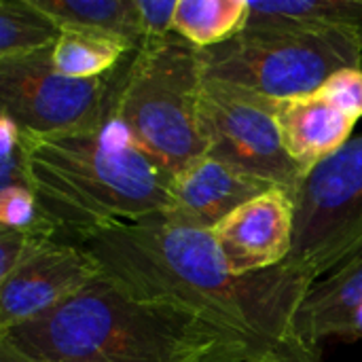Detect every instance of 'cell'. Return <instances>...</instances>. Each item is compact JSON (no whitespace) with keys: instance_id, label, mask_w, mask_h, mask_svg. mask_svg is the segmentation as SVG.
<instances>
[{"instance_id":"obj_27","label":"cell","mask_w":362,"mask_h":362,"mask_svg":"<svg viewBox=\"0 0 362 362\" xmlns=\"http://www.w3.org/2000/svg\"><path fill=\"white\" fill-rule=\"evenodd\" d=\"M361 68H362V59H361Z\"/></svg>"},{"instance_id":"obj_20","label":"cell","mask_w":362,"mask_h":362,"mask_svg":"<svg viewBox=\"0 0 362 362\" xmlns=\"http://www.w3.org/2000/svg\"><path fill=\"white\" fill-rule=\"evenodd\" d=\"M32 189L23 132L0 115V191Z\"/></svg>"},{"instance_id":"obj_16","label":"cell","mask_w":362,"mask_h":362,"mask_svg":"<svg viewBox=\"0 0 362 362\" xmlns=\"http://www.w3.org/2000/svg\"><path fill=\"white\" fill-rule=\"evenodd\" d=\"M136 49L110 34L93 30H62L53 45V64L74 78H100L112 74Z\"/></svg>"},{"instance_id":"obj_9","label":"cell","mask_w":362,"mask_h":362,"mask_svg":"<svg viewBox=\"0 0 362 362\" xmlns=\"http://www.w3.org/2000/svg\"><path fill=\"white\" fill-rule=\"evenodd\" d=\"M100 276L95 261L66 240H36L0 280V333L62 305Z\"/></svg>"},{"instance_id":"obj_7","label":"cell","mask_w":362,"mask_h":362,"mask_svg":"<svg viewBox=\"0 0 362 362\" xmlns=\"http://www.w3.org/2000/svg\"><path fill=\"white\" fill-rule=\"evenodd\" d=\"M123 64L108 76L74 78L55 68L53 47L2 57L0 115L32 136L102 129L112 115Z\"/></svg>"},{"instance_id":"obj_17","label":"cell","mask_w":362,"mask_h":362,"mask_svg":"<svg viewBox=\"0 0 362 362\" xmlns=\"http://www.w3.org/2000/svg\"><path fill=\"white\" fill-rule=\"evenodd\" d=\"M248 0H178L174 34L197 49H212L246 28Z\"/></svg>"},{"instance_id":"obj_26","label":"cell","mask_w":362,"mask_h":362,"mask_svg":"<svg viewBox=\"0 0 362 362\" xmlns=\"http://www.w3.org/2000/svg\"><path fill=\"white\" fill-rule=\"evenodd\" d=\"M0 362H30L28 358H23L21 354H17L15 350H11L8 346L0 344Z\"/></svg>"},{"instance_id":"obj_5","label":"cell","mask_w":362,"mask_h":362,"mask_svg":"<svg viewBox=\"0 0 362 362\" xmlns=\"http://www.w3.org/2000/svg\"><path fill=\"white\" fill-rule=\"evenodd\" d=\"M206 78L272 100L320 91L339 70L361 68L362 32L308 28H244L231 40L202 49Z\"/></svg>"},{"instance_id":"obj_4","label":"cell","mask_w":362,"mask_h":362,"mask_svg":"<svg viewBox=\"0 0 362 362\" xmlns=\"http://www.w3.org/2000/svg\"><path fill=\"white\" fill-rule=\"evenodd\" d=\"M204 83L202 49L178 34L142 45L123 64L110 121L170 178L208 153L199 127Z\"/></svg>"},{"instance_id":"obj_25","label":"cell","mask_w":362,"mask_h":362,"mask_svg":"<svg viewBox=\"0 0 362 362\" xmlns=\"http://www.w3.org/2000/svg\"><path fill=\"white\" fill-rule=\"evenodd\" d=\"M339 339L362 341V308H358V310L352 314V318H350V322H348V327H346V331H344V335H341Z\"/></svg>"},{"instance_id":"obj_6","label":"cell","mask_w":362,"mask_h":362,"mask_svg":"<svg viewBox=\"0 0 362 362\" xmlns=\"http://www.w3.org/2000/svg\"><path fill=\"white\" fill-rule=\"evenodd\" d=\"M286 267L312 284L362 252V134L310 170L293 193Z\"/></svg>"},{"instance_id":"obj_23","label":"cell","mask_w":362,"mask_h":362,"mask_svg":"<svg viewBox=\"0 0 362 362\" xmlns=\"http://www.w3.org/2000/svg\"><path fill=\"white\" fill-rule=\"evenodd\" d=\"M36 240L47 238H32L11 229H0V280L6 278L23 261V257L30 252Z\"/></svg>"},{"instance_id":"obj_15","label":"cell","mask_w":362,"mask_h":362,"mask_svg":"<svg viewBox=\"0 0 362 362\" xmlns=\"http://www.w3.org/2000/svg\"><path fill=\"white\" fill-rule=\"evenodd\" d=\"M62 30H93L142 45V23L136 0H32Z\"/></svg>"},{"instance_id":"obj_12","label":"cell","mask_w":362,"mask_h":362,"mask_svg":"<svg viewBox=\"0 0 362 362\" xmlns=\"http://www.w3.org/2000/svg\"><path fill=\"white\" fill-rule=\"evenodd\" d=\"M276 119L284 148L303 176L346 146L356 125L320 91L276 102Z\"/></svg>"},{"instance_id":"obj_10","label":"cell","mask_w":362,"mask_h":362,"mask_svg":"<svg viewBox=\"0 0 362 362\" xmlns=\"http://www.w3.org/2000/svg\"><path fill=\"white\" fill-rule=\"evenodd\" d=\"M212 235L238 276L280 267L293 250L295 197L288 189L272 187L221 221Z\"/></svg>"},{"instance_id":"obj_18","label":"cell","mask_w":362,"mask_h":362,"mask_svg":"<svg viewBox=\"0 0 362 362\" xmlns=\"http://www.w3.org/2000/svg\"><path fill=\"white\" fill-rule=\"evenodd\" d=\"M62 28L32 0H0V59L51 49Z\"/></svg>"},{"instance_id":"obj_8","label":"cell","mask_w":362,"mask_h":362,"mask_svg":"<svg viewBox=\"0 0 362 362\" xmlns=\"http://www.w3.org/2000/svg\"><path fill=\"white\" fill-rule=\"evenodd\" d=\"M276 102L244 87L206 78L199 127L208 146L206 155L295 193L303 172L284 148Z\"/></svg>"},{"instance_id":"obj_24","label":"cell","mask_w":362,"mask_h":362,"mask_svg":"<svg viewBox=\"0 0 362 362\" xmlns=\"http://www.w3.org/2000/svg\"><path fill=\"white\" fill-rule=\"evenodd\" d=\"M252 362H320V356H318V350L305 346L291 331L282 341H278L274 348H269Z\"/></svg>"},{"instance_id":"obj_14","label":"cell","mask_w":362,"mask_h":362,"mask_svg":"<svg viewBox=\"0 0 362 362\" xmlns=\"http://www.w3.org/2000/svg\"><path fill=\"white\" fill-rule=\"evenodd\" d=\"M246 28L362 32V0H248Z\"/></svg>"},{"instance_id":"obj_3","label":"cell","mask_w":362,"mask_h":362,"mask_svg":"<svg viewBox=\"0 0 362 362\" xmlns=\"http://www.w3.org/2000/svg\"><path fill=\"white\" fill-rule=\"evenodd\" d=\"M32 191L59 240L115 223H138L170 212L172 178L108 119L102 129L55 136L23 134Z\"/></svg>"},{"instance_id":"obj_13","label":"cell","mask_w":362,"mask_h":362,"mask_svg":"<svg viewBox=\"0 0 362 362\" xmlns=\"http://www.w3.org/2000/svg\"><path fill=\"white\" fill-rule=\"evenodd\" d=\"M362 308V252L314 282L293 320V333L310 348L341 337L352 314Z\"/></svg>"},{"instance_id":"obj_11","label":"cell","mask_w":362,"mask_h":362,"mask_svg":"<svg viewBox=\"0 0 362 362\" xmlns=\"http://www.w3.org/2000/svg\"><path fill=\"white\" fill-rule=\"evenodd\" d=\"M272 187L210 155H202L172 178V202L165 216L212 231L231 212Z\"/></svg>"},{"instance_id":"obj_22","label":"cell","mask_w":362,"mask_h":362,"mask_svg":"<svg viewBox=\"0 0 362 362\" xmlns=\"http://www.w3.org/2000/svg\"><path fill=\"white\" fill-rule=\"evenodd\" d=\"M136 2L142 23V45H155L174 34V15H176L178 0H136Z\"/></svg>"},{"instance_id":"obj_2","label":"cell","mask_w":362,"mask_h":362,"mask_svg":"<svg viewBox=\"0 0 362 362\" xmlns=\"http://www.w3.org/2000/svg\"><path fill=\"white\" fill-rule=\"evenodd\" d=\"M30 362H252L257 354L202 318L136 299L98 276L62 305L0 333Z\"/></svg>"},{"instance_id":"obj_19","label":"cell","mask_w":362,"mask_h":362,"mask_svg":"<svg viewBox=\"0 0 362 362\" xmlns=\"http://www.w3.org/2000/svg\"><path fill=\"white\" fill-rule=\"evenodd\" d=\"M0 229H11L32 238L59 240L57 227L42 212L32 189L0 191Z\"/></svg>"},{"instance_id":"obj_21","label":"cell","mask_w":362,"mask_h":362,"mask_svg":"<svg viewBox=\"0 0 362 362\" xmlns=\"http://www.w3.org/2000/svg\"><path fill=\"white\" fill-rule=\"evenodd\" d=\"M320 93L352 121H358L362 117V68L335 72L320 87Z\"/></svg>"},{"instance_id":"obj_1","label":"cell","mask_w":362,"mask_h":362,"mask_svg":"<svg viewBox=\"0 0 362 362\" xmlns=\"http://www.w3.org/2000/svg\"><path fill=\"white\" fill-rule=\"evenodd\" d=\"M108 278L136 299L189 312L227 333L257 358L293 331L310 280L280 265L238 276L212 231L168 216L115 223L76 242Z\"/></svg>"}]
</instances>
